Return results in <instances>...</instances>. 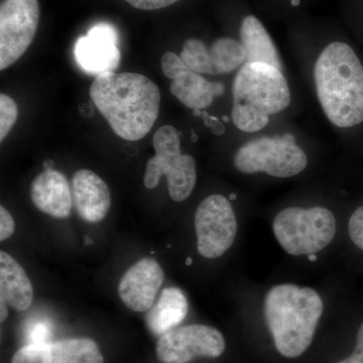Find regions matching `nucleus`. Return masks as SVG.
I'll return each mask as SVG.
<instances>
[{"mask_svg": "<svg viewBox=\"0 0 363 363\" xmlns=\"http://www.w3.org/2000/svg\"><path fill=\"white\" fill-rule=\"evenodd\" d=\"M90 97L116 135L128 142L145 138L159 116L161 92L142 74L108 72L96 76Z\"/></svg>", "mask_w": 363, "mask_h": 363, "instance_id": "obj_1", "label": "nucleus"}, {"mask_svg": "<svg viewBox=\"0 0 363 363\" xmlns=\"http://www.w3.org/2000/svg\"><path fill=\"white\" fill-rule=\"evenodd\" d=\"M318 98L327 118L337 128L363 121V66L345 43L327 45L314 68Z\"/></svg>", "mask_w": 363, "mask_h": 363, "instance_id": "obj_2", "label": "nucleus"}, {"mask_svg": "<svg viewBox=\"0 0 363 363\" xmlns=\"http://www.w3.org/2000/svg\"><path fill=\"white\" fill-rule=\"evenodd\" d=\"M323 308L319 294L309 286L281 284L267 292L264 319L279 354L296 358L309 348Z\"/></svg>", "mask_w": 363, "mask_h": 363, "instance_id": "obj_3", "label": "nucleus"}, {"mask_svg": "<svg viewBox=\"0 0 363 363\" xmlns=\"http://www.w3.org/2000/svg\"><path fill=\"white\" fill-rule=\"evenodd\" d=\"M231 117L236 128L257 133L266 128L269 116L285 111L291 92L285 76L276 67L245 64L234 78Z\"/></svg>", "mask_w": 363, "mask_h": 363, "instance_id": "obj_4", "label": "nucleus"}, {"mask_svg": "<svg viewBox=\"0 0 363 363\" xmlns=\"http://www.w3.org/2000/svg\"><path fill=\"white\" fill-rule=\"evenodd\" d=\"M272 230L289 255H316L335 238L336 220L327 208L289 207L276 215Z\"/></svg>", "mask_w": 363, "mask_h": 363, "instance_id": "obj_5", "label": "nucleus"}, {"mask_svg": "<svg viewBox=\"0 0 363 363\" xmlns=\"http://www.w3.org/2000/svg\"><path fill=\"white\" fill-rule=\"evenodd\" d=\"M152 143L156 155L145 167L143 185L150 190L155 189L162 176H166L172 200L184 201L194 190L197 180L194 157L182 154L180 133L174 126L160 128Z\"/></svg>", "mask_w": 363, "mask_h": 363, "instance_id": "obj_6", "label": "nucleus"}, {"mask_svg": "<svg viewBox=\"0 0 363 363\" xmlns=\"http://www.w3.org/2000/svg\"><path fill=\"white\" fill-rule=\"evenodd\" d=\"M233 164L243 174L266 173L277 178H290L307 168L308 157L294 135L285 133L245 143L236 152Z\"/></svg>", "mask_w": 363, "mask_h": 363, "instance_id": "obj_7", "label": "nucleus"}, {"mask_svg": "<svg viewBox=\"0 0 363 363\" xmlns=\"http://www.w3.org/2000/svg\"><path fill=\"white\" fill-rule=\"evenodd\" d=\"M197 250L206 259H217L231 247L238 234L233 205L220 194L203 200L195 214Z\"/></svg>", "mask_w": 363, "mask_h": 363, "instance_id": "obj_8", "label": "nucleus"}, {"mask_svg": "<svg viewBox=\"0 0 363 363\" xmlns=\"http://www.w3.org/2000/svg\"><path fill=\"white\" fill-rule=\"evenodd\" d=\"M40 20L38 0H4L0 7V70L16 63L35 39Z\"/></svg>", "mask_w": 363, "mask_h": 363, "instance_id": "obj_9", "label": "nucleus"}, {"mask_svg": "<svg viewBox=\"0 0 363 363\" xmlns=\"http://www.w3.org/2000/svg\"><path fill=\"white\" fill-rule=\"evenodd\" d=\"M225 347L220 331L208 325L192 324L160 336L156 354L162 363H188L197 357H219Z\"/></svg>", "mask_w": 363, "mask_h": 363, "instance_id": "obj_10", "label": "nucleus"}, {"mask_svg": "<svg viewBox=\"0 0 363 363\" xmlns=\"http://www.w3.org/2000/svg\"><path fill=\"white\" fill-rule=\"evenodd\" d=\"M161 65L164 75L172 80L169 86L172 94L193 111L208 108L215 97L221 96L225 92L224 84L210 82L200 74L190 70L175 52H166Z\"/></svg>", "mask_w": 363, "mask_h": 363, "instance_id": "obj_11", "label": "nucleus"}, {"mask_svg": "<svg viewBox=\"0 0 363 363\" xmlns=\"http://www.w3.org/2000/svg\"><path fill=\"white\" fill-rule=\"evenodd\" d=\"M74 55L78 66L89 75L116 70L121 62L116 28L107 23L93 26L87 35L76 40Z\"/></svg>", "mask_w": 363, "mask_h": 363, "instance_id": "obj_12", "label": "nucleus"}, {"mask_svg": "<svg viewBox=\"0 0 363 363\" xmlns=\"http://www.w3.org/2000/svg\"><path fill=\"white\" fill-rule=\"evenodd\" d=\"M11 363H104V359L92 339L72 338L26 344L14 353Z\"/></svg>", "mask_w": 363, "mask_h": 363, "instance_id": "obj_13", "label": "nucleus"}, {"mask_svg": "<svg viewBox=\"0 0 363 363\" xmlns=\"http://www.w3.org/2000/svg\"><path fill=\"white\" fill-rule=\"evenodd\" d=\"M164 279V269L159 262L145 257L123 274L118 285L119 297L131 311H149L155 304Z\"/></svg>", "mask_w": 363, "mask_h": 363, "instance_id": "obj_14", "label": "nucleus"}, {"mask_svg": "<svg viewBox=\"0 0 363 363\" xmlns=\"http://www.w3.org/2000/svg\"><path fill=\"white\" fill-rule=\"evenodd\" d=\"M72 196L82 220L97 223L104 220L111 205L108 186L90 169H79L72 179Z\"/></svg>", "mask_w": 363, "mask_h": 363, "instance_id": "obj_15", "label": "nucleus"}, {"mask_svg": "<svg viewBox=\"0 0 363 363\" xmlns=\"http://www.w3.org/2000/svg\"><path fill=\"white\" fill-rule=\"evenodd\" d=\"M30 195L43 213L57 219L70 216L73 206L70 186L66 177L56 169L40 173L30 185Z\"/></svg>", "mask_w": 363, "mask_h": 363, "instance_id": "obj_16", "label": "nucleus"}, {"mask_svg": "<svg viewBox=\"0 0 363 363\" xmlns=\"http://www.w3.org/2000/svg\"><path fill=\"white\" fill-rule=\"evenodd\" d=\"M0 297L18 312L28 310L33 301L32 281L25 269L4 250L0 252Z\"/></svg>", "mask_w": 363, "mask_h": 363, "instance_id": "obj_17", "label": "nucleus"}, {"mask_svg": "<svg viewBox=\"0 0 363 363\" xmlns=\"http://www.w3.org/2000/svg\"><path fill=\"white\" fill-rule=\"evenodd\" d=\"M188 301L180 289H164L147 315V324L154 335L162 336L176 328L187 317Z\"/></svg>", "mask_w": 363, "mask_h": 363, "instance_id": "obj_18", "label": "nucleus"}, {"mask_svg": "<svg viewBox=\"0 0 363 363\" xmlns=\"http://www.w3.org/2000/svg\"><path fill=\"white\" fill-rule=\"evenodd\" d=\"M241 44L247 52L245 64L262 63L281 71V60L276 45L259 18L247 16L240 26Z\"/></svg>", "mask_w": 363, "mask_h": 363, "instance_id": "obj_19", "label": "nucleus"}, {"mask_svg": "<svg viewBox=\"0 0 363 363\" xmlns=\"http://www.w3.org/2000/svg\"><path fill=\"white\" fill-rule=\"evenodd\" d=\"M209 54L214 75L230 73L247 61V52L242 44L231 38L214 40Z\"/></svg>", "mask_w": 363, "mask_h": 363, "instance_id": "obj_20", "label": "nucleus"}, {"mask_svg": "<svg viewBox=\"0 0 363 363\" xmlns=\"http://www.w3.org/2000/svg\"><path fill=\"white\" fill-rule=\"evenodd\" d=\"M181 58L188 68L198 74L214 75L209 49L202 40L189 39L184 43Z\"/></svg>", "mask_w": 363, "mask_h": 363, "instance_id": "obj_21", "label": "nucleus"}, {"mask_svg": "<svg viewBox=\"0 0 363 363\" xmlns=\"http://www.w3.org/2000/svg\"><path fill=\"white\" fill-rule=\"evenodd\" d=\"M18 105L13 98L9 95L0 94V140L4 142V138L11 133L14 123L18 119Z\"/></svg>", "mask_w": 363, "mask_h": 363, "instance_id": "obj_22", "label": "nucleus"}, {"mask_svg": "<svg viewBox=\"0 0 363 363\" xmlns=\"http://www.w3.org/2000/svg\"><path fill=\"white\" fill-rule=\"evenodd\" d=\"M52 335V325L44 320H35L26 327V337L28 344L50 342Z\"/></svg>", "mask_w": 363, "mask_h": 363, "instance_id": "obj_23", "label": "nucleus"}, {"mask_svg": "<svg viewBox=\"0 0 363 363\" xmlns=\"http://www.w3.org/2000/svg\"><path fill=\"white\" fill-rule=\"evenodd\" d=\"M348 231L352 242L363 250V206L357 208L351 215Z\"/></svg>", "mask_w": 363, "mask_h": 363, "instance_id": "obj_24", "label": "nucleus"}, {"mask_svg": "<svg viewBox=\"0 0 363 363\" xmlns=\"http://www.w3.org/2000/svg\"><path fill=\"white\" fill-rule=\"evenodd\" d=\"M125 1L135 9H142V11H156V9L172 6L180 0H125Z\"/></svg>", "mask_w": 363, "mask_h": 363, "instance_id": "obj_25", "label": "nucleus"}, {"mask_svg": "<svg viewBox=\"0 0 363 363\" xmlns=\"http://www.w3.org/2000/svg\"><path fill=\"white\" fill-rule=\"evenodd\" d=\"M16 229V223L13 216L7 211L6 208L0 207V240L4 241L11 238Z\"/></svg>", "mask_w": 363, "mask_h": 363, "instance_id": "obj_26", "label": "nucleus"}, {"mask_svg": "<svg viewBox=\"0 0 363 363\" xmlns=\"http://www.w3.org/2000/svg\"><path fill=\"white\" fill-rule=\"evenodd\" d=\"M336 363H363V323L358 330L354 352L350 357L344 358Z\"/></svg>", "mask_w": 363, "mask_h": 363, "instance_id": "obj_27", "label": "nucleus"}, {"mask_svg": "<svg viewBox=\"0 0 363 363\" xmlns=\"http://www.w3.org/2000/svg\"><path fill=\"white\" fill-rule=\"evenodd\" d=\"M201 117L203 121H204L205 125L209 128L215 135L220 136L225 133V128H224L223 124L221 123V121L217 117L210 116L206 111H202Z\"/></svg>", "mask_w": 363, "mask_h": 363, "instance_id": "obj_28", "label": "nucleus"}, {"mask_svg": "<svg viewBox=\"0 0 363 363\" xmlns=\"http://www.w3.org/2000/svg\"><path fill=\"white\" fill-rule=\"evenodd\" d=\"M0 302H1V314H0V320L1 322H4V320H6L7 316H9V311H7V303L6 301L4 300V298L0 297Z\"/></svg>", "mask_w": 363, "mask_h": 363, "instance_id": "obj_29", "label": "nucleus"}, {"mask_svg": "<svg viewBox=\"0 0 363 363\" xmlns=\"http://www.w3.org/2000/svg\"><path fill=\"white\" fill-rule=\"evenodd\" d=\"M43 166H44L45 171H50V169H54L55 162L52 160H47L44 162Z\"/></svg>", "mask_w": 363, "mask_h": 363, "instance_id": "obj_30", "label": "nucleus"}, {"mask_svg": "<svg viewBox=\"0 0 363 363\" xmlns=\"http://www.w3.org/2000/svg\"><path fill=\"white\" fill-rule=\"evenodd\" d=\"M293 6H298L300 4V0H291Z\"/></svg>", "mask_w": 363, "mask_h": 363, "instance_id": "obj_31", "label": "nucleus"}, {"mask_svg": "<svg viewBox=\"0 0 363 363\" xmlns=\"http://www.w3.org/2000/svg\"><path fill=\"white\" fill-rule=\"evenodd\" d=\"M198 140V136L197 135H196V133H194V131H192V142H197Z\"/></svg>", "mask_w": 363, "mask_h": 363, "instance_id": "obj_32", "label": "nucleus"}, {"mask_svg": "<svg viewBox=\"0 0 363 363\" xmlns=\"http://www.w3.org/2000/svg\"><path fill=\"white\" fill-rule=\"evenodd\" d=\"M309 260L310 262H315L316 260V255H309Z\"/></svg>", "mask_w": 363, "mask_h": 363, "instance_id": "obj_33", "label": "nucleus"}, {"mask_svg": "<svg viewBox=\"0 0 363 363\" xmlns=\"http://www.w3.org/2000/svg\"><path fill=\"white\" fill-rule=\"evenodd\" d=\"M192 262L193 259H191V257H188L187 260H186V264H187V266H190V264H192Z\"/></svg>", "mask_w": 363, "mask_h": 363, "instance_id": "obj_34", "label": "nucleus"}, {"mask_svg": "<svg viewBox=\"0 0 363 363\" xmlns=\"http://www.w3.org/2000/svg\"><path fill=\"white\" fill-rule=\"evenodd\" d=\"M236 198H238V196H236L235 194L229 195V199H230L231 201H233V200H235Z\"/></svg>", "mask_w": 363, "mask_h": 363, "instance_id": "obj_35", "label": "nucleus"}, {"mask_svg": "<svg viewBox=\"0 0 363 363\" xmlns=\"http://www.w3.org/2000/svg\"><path fill=\"white\" fill-rule=\"evenodd\" d=\"M223 119H224V121H229V117L228 116H224Z\"/></svg>", "mask_w": 363, "mask_h": 363, "instance_id": "obj_36", "label": "nucleus"}]
</instances>
